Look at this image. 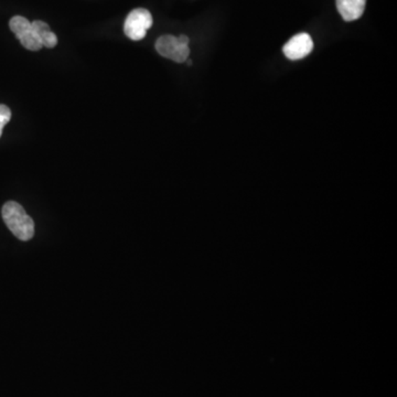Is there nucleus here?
<instances>
[{"label": "nucleus", "instance_id": "nucleus-1", "mask_svg": "<svg viewBox=\"0 0 397 397\" xmlns=\"http://www.w3.org/2000/svg\"><path fill=\"white\" fill-rule=\"evenodd\" d=\"M1 216L7 228L17 239L29 241L34 237V220L27 214L22 205L15 201H8L3 207Z\"/></svg>", "mask_w": 397, "mask_h": 397}, {"label": "nucleus", "instance_id": "nucleus-2", "mask_svg": "<svg viewBox=\"0 0 397 397\" xmlns=\"http://www.w3.org/2000/svg\"><path fill=\"white\" fill-rule=\"evenodd\" d=\"M153 16L147 9H134L125 20L124 32L130 39L141 41L153 27Z\"/></svg>", "mask_w": 397, "mask_h": 397}, {"label": "nucleus", "instance_id": "nucleus-3", "mask_svg": "<svg viewBox=\"0 0 397 397\" xmlns=\"http://www.w3.org/2000/svg\"><path fill=\"white\" fill-rule=\"evenodd\" d=\"M157 53L161 57L170 59L176 63H183L188 60L190 55L189 46L180 41L179 36L166 34L161 36L156 41Z\"/></svg>", "mask_w": 397, "mask_h": 397}, {"label": "nucleus", "instance_id": "nucleus-4", "mask_svg": "<svg viewBox=\"0 0 397 397\" xmlns=\"http://www.w3.org/2000/svg\"><path fill=\"white\" fill-rule=\"evenodd\" d=\"M9 28L16 34L20 43L30 51H39L42 49V43L39 36L34 32L32 22L22 16H15L9 21Z\"/></svg>", "mask_w": 397, "mask_h": 397}, {"label": "nucleus", "instance_id": "nucleus-5", "mask_svg": "<svg viewBox=\"0 0 397 397\" xmlns=\"http://www.w3.org/2000/svg\"><path fill=\"white\" fill-rule=\"evenodd\" d=\"M312 50H314V41L312 36L306 32H301L286 42L283 53L289 60L298 61L310 55Z\"/></svg>", "mask_w": 397, "mask_h": 397}, {"label": "nucleus", "instance_id": "nucleus-6", "mask_svg": "<svg viewBox=\"0 0 397 397\" xmlns=\"http://www.w3.org/2000/svg\"><path fill=\"white\" fill-rule=\"evenodd\" d=\"M337 9L344 21H354L361 18L365 11L366 0H335Z\"/></svg>", "mask_w": 397, "mask_h": 397}, {"label": "nucleus", "instance_id": "nucleus-7", "mask_svg": "<svg viewBox=\"0 0 397 397\" xmlns=\"http://www.w3.org/2000/svg\"><path fill=\"white\" fill-rule=\"evenodd\" d=\"M34 27V32L39 36L40 41H41L42 47L48 48V49H53L57 44V36L53 34L50 29L49 25L46 24L44 21L34 20L32 22Z\"/></svg>", "mask_w": 397, "mask_h": 397}, {"label": "nucleus", "instance_id": "nucleus-8", "mask_svg": "<svg viewBox=\"0 0 397 397\" xmlns=\"http://www.w3.org/2000/svg\"><path fill=\"white\" fill-rule=\"evenodd\" d=\"M11 120V111L7 105L0 104V137L3 135V130Z\"/></svg>", "mask_w": 397, "mask_h": 397}, {"label": "nucleus", "instance_id": "nucleus-9", "mask_svg": "<svg viewBox=\"0 0 397 397\" xmlns=\"http://www.w3.org/2000/svg\"><path fill=\"white\" fill-rule=\"evenodd\" d=\"M188 61V65H190V67H191V65H193V62H191V60H187Z\"/></svg>", "mask_w": 397, "mask_h": 397}]
</instances>
